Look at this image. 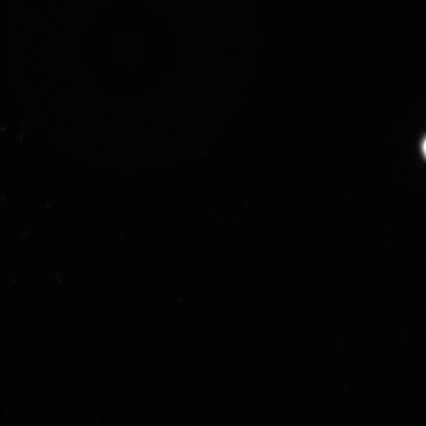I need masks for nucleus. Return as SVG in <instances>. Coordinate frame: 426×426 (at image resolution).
Returning a JSON list of instances; mask_svg holds the SVG:
<instances>
[{"mask_svg": "<svg viewBox=\"0 0 426 426\" xmlns=\"http://www.w3.org/2000/svg\"><path fill=\"white\" fill-rule=\"evenodd\" d=\"M424 150H425V152L426 154V141H425V145H424Z\"/></svg>", "mask_w": 426, "mask_h": 426, "instance_id": "nucleus-1", "label": "nucleus"}]
</instances>
